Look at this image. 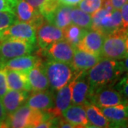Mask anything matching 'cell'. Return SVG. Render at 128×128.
<instances>
[{"mask_svg":"<svg viewBox=\"0 0 128 128\" xmlns=\"http://www.w3.org/2000/svg\"><path fill=\"white\" fill-rule=\"evenodd\" d=\"M6 128V124H5L4 122H0V128Z\"/></svg>","mask_w":128,"mask_h":128,"instance_id":"74e56055","label":"cell"},{"mask_svg":"<svg viewBox=\"0 0 128 128\" xmlns=\"http://www.w3.org/2000/svg\"><path fill=\"white\" fill-rule=\"evenodd\" d=\"M59 1L62 4L76 6L81 0H59Z\"/></svg>","mask_w":128,"mask_h":128,"instance_id":"e575fe53","label":"cell"},{"mask_svg":"<svg viewBox=\"0 0 128 128\" xmlns=\"http://www.w3.org/2000/svg\"><path fill=\"white\" fill-rule=\"evenodd\" d=\"M0 38H16L36 44V29L30 24L16 21L13 24L2 31H0Z\"/></svg>","mask_w":128,"mask_h":128,"instance_id":"52a82bcc","label":"cell"},{"mask_svg":"<svg viewBox=\"0 0 128 128\" xmlns=\"http://www.w3.org/2000/svg\"><path fill=\"white\" fill-rule=\"evenodd\" d=\"M128 30L120 28L105 35L100 56L102 58L122 60L127 56L126 38Z\"/></svg>","mask_w":128,"mask_h":128,"instance_id":"277c9868","label":"cell"},{"mask_svg":"<svg viewBox=\"0 0 128 128\" xmlns=\"http://www.w3.org/2000/svg\"><path fill=\"white\" fill-rule=\"evenodd\" d=\"M18 0H0V11L14 13Z\"/></svg>","mask_w":128,"mask_h":128,"instance_id":"f546056e","label":"cell"},{"mask_svg":"<svg viewBox=\"0 0 128 128\" xmlns=\"http://www.w3.org/2000/svg\"><path fill=\"white\" fill-rule=\"evenodd\" d=\"M49 82L50 90L57 91L74 77V70L70 64L48 58L42 63Z\"/></svg>","mask_w":128,"mask_h":128,"instance_id":"3957f363","label":"cell"},{"mask_svg":"<svg viewBox=\"0 0 128 128\" xmlns=\"http://www.w3.org/2000/svg\"><path fill=\"white\" fill-rule=\"evenodd\" d=\"M76 76V74L70 82L58 90L55 93V106L48 111L54 117L61 116V112L72 103V87Z\"/></svg>","mask_w":128,"mask_h":128,"instance_id":"9a60e30c","label":"cell"},{"mask_svg":"<svg viewBox=\"0 0 128 128\" xmlns=\"http://www.w3.org/2000/svg\"><path fill=\"white\" fill-rule=\"evenodd\" d=\"M88 31L89 30H86L76 24H71L64 29V39L76 48L80 41L86 34Z\"/></svg>","mask_w":128,"mask_h":128,"instance_id":"cb8c5ba5","label":"cell"},{"mask_svg":"<svg viewBox=\"0 0 128 128\" xmlns=\"http://www.w3.org/2000/svg\"><path fill=\"white\" fill-rule=\"evenodd\" d=\"M61 117L74 125L75 128H91L84 105L75 104L70 105L61 112Z\"/></svg>","mask_w":128,"mask_h":128,"instance_id":"2e32d148","label":"cell"},{"mask_svg":"<svg viewBox=\"0 0 128 128\" xmlns=\"http://www.w3.org/2000/svg\"><path fill=\"white\" fill-rule=\"evenodd\" d=\"M88 102L100 108L128 103L114 86H106L97 89L90 95Z\"/></svg>","mask_w":128,"mask_h":128,"instance_id":"8992f818","label":"cell"},{"mask_svg":"<svg viewBox=\"0 0 128 128\" xmlns=\"http://www.w3.org/2000/svg\"><path fill=\"white\" fill-rule=\"evenodd\" d=\"M76 48L75 46L66 40L63 39L55 42L42 50L43 53L48 57V58L70 64Z\"/></svg>","mask_w":128,"mask_h":128,"instance_id":"9c48e42d","label":"cell"},{"mask_svg":"<svg viewBox=\"0 0 128 128\" xmlns=\"http://www.w3.org/2000/svg\"><path fill=\"white\" fill-rule=\"evenodd\" d=\"M73 7L61 4L46 21L64 30L72 24L70 12Z\"/></svg>","mask_w":128,"mask_h":128,"instance_id":"603a6c76","label":"cell"},{"mask_svg":"<svg viewBox=\"0 0 128 128\" xmlns=\"http://www.w3.org/2000/svg\"><path fill=\"white\" fill-rule=\"evenodd\" d=\"M41 63H42V61L38 56L28 54L2 62V66L6 70H15L26 72Z\"/></svg>","mask_w":128,"mask_h":128,"instance_id":"ffe728a7","label":"cell"},{"mask_svg":"<svg viewBox=\"0 0 128 128\" xmlns=\"http://www.w3.org/2000/svg\"><path fill=\"white\" fill-rule=\"evenodd\" d=\"M32 91H41L50 89L49 82L42 63L38 64L26 72Z\"/></svg>","mask_w":128,"mask_h":128,"instance_id":"d6986e66","label":"cell"},{"mask_svg":"<svg viewBox=\"0 0 128 128\" xmlns=\"http://www.w3.org/2000/svg\"><path fill=\"white\" fill-rule=\"evenodd\" d=\"M6 116H7V114L5 112L4 106L2 105V100L0 99V122H4Z\"/></svg>","mask_w":128,"mask_h":128,"instance_id":"836d02e7","label":"cell"},{"mask_svg":"<svg viewBox=\"0 0 128 128\" xmlns=\"http://www.w3.org/2000/svg\"><path fill=\"white\" fill-rule=\"evenodd\" d=\"M103 0H81L78 4V7L83 12L92 14L102 8Z\"/></svg>","mask_w":128,"mask_h":128,"instance_id":"4316f807","label":"cell"},{"mask_svg":"<svg viewBox=\"0 0 128 128\" xmlns=\"http://www.w3.org/2000/svg\"><path fill=\"white\" fill-rule=\"evenodd\" d=\"M121 61H122V66L124 70V73H128V56H127L125 58H124L122 60H121Z\"/></svg>","mask_w":128,"mask_h":128,"instance_id":"d590c367","label":"cell"},{"mask_svg":"<svg viewBox=\"0 0 128 128\" xmlns=\"http://www.w3.org/2000/svg\"><path fill=\"white\" fill-rule=\"evenodd\" d=\"M60 4L59 0H45L38 10L47 20Z\"/></svg>","mask_w":128,"mask_h":128,"instance_id":"484cf974","label":"cell"},{"mask_svg":"<svg viewBox=\"0 0 128 128\" xmlns=\"http://www.w3.org/2000/svg\"><path fill=\"white\" fill-rule=\"evenodd\" d=\"M6 80L9 90L32 91L26 73L21 70H7Z\"/></svg>","mask_w":128,"mask_h":128,"instance_id":"44dd1931","label":"cell"},{"mask_svg":"<svg viewBox=\"0 0 128 128\" xmlns=\"http://www.w3.org/2000/svg\"><path fill=\"white\" fill-rule=\"evenodd\" d=\"M84 107L86 112L87 118L91 128H110L109 120L102 113L100 108L90 102L86 103Z\"/></svg>","mask_w":128,"mask_h":128,"instance_id":"7402d4cb","label":"cell"},{"mask_svg":"<svg viewBox=\"0 0 128 128\" xmlns=\"http://www.w3.org/2000/svg\"><path fill=\"white\" fill-rule=\"evenodd\" d=\"M120 10L122 15V28L128 30V2L125 3Z\"/></svg>","mask_w":128,"mask_h":128,"instance_id":"4dcf8cb0","label":"cell"},{"mask_svg":"<svg viewBox=\"0 0 128 128\" xmlns=\"http://www.w3.org/2000/svg\"><path fill=\"white\" fill-rule=\"evenodd\" d=\"M51 118L54 116L48 111L35 110L25 104L7 114L4 123L6 128H34Z\"/></svg>","mask_w":128,"mask_h":128,"instance_id":"7a4b0ae2","label":"cell"},{"mask_svg":"<svg viewBox=\"0 0 128 128\" xmlns=\"http://www.w3.org/2000/svg\"><path fill=\"white\" fill-rule=\"evenodd\" d=\"M124 73L121 60L102 58L86 72L90 86V95L93 91L106 86H114Z\"/></svg>","mask_w":128,"mask_h":128,"instance_id":"6da1fadb","label":"cell"},{"mask_svg":"<svg viewBox=\"0 0 128 128\" xmlns=\"http://www.w3.org/2000/svg\"><path fill=\"white\" fill-rule=\"evenodd\" d=\"M102 58L100 56L76 48L70 66L76 73L86 72L98 64Z\"/></svg>","mask_w":128,"mask_h":128,"instance_id":"e0dca14e","label":"cell"},{"mask_svg":"<svg viewBox=\"0 0 128 128\" xmlns=\"http://www.w3.org/2000/svg\"><path fill=\"white\" fill-rule=\"evenodd\" d=\"M0 41H1V38H0Z\"/></svg>","mask_w":128,"mask_h":128,"instance_id":"f35d334b","label":"cell"},{"mask_svg":"<svg viewBox=\"0 0 128 128\" xmlns=\"http://www.w3.org/2000/svg\"><path fill=\"white\" fill-rule=\"evenodd\" d=\"M28 96V91L9 90L1 98L6 114H9L14 112L18 108L24 105Z\"/></svg>","mask_w":128,"mask_h":128,"instance_id":"ac0fdd59","label":"cell"},{"mask_svg":"<svg viewBox=\"0 0 128 128\" xmlns=\"http://www.w3.org/2000/svg\"><path fill=\"white\" fill-rule=\"evenodd\" d=\"M26 1L32 5L34 8L38 9L45 0H26Z\"/></svg>","mask_w":128,"mask_h":128,"instance_id":"d6a6232c","label":"cell"},{"mask_svg":"<svg viewBox=\"0 0 128 128\" xmlns=\"http://www.w3.org/2000/svg\"><path fill=\"white\" fill-rule=\"evenodd\" d=\"M55 92L49 89L32 91L25 104L35 110L49 111L55 106Z\"/></svg>","mask_w":128,"mask_h":128,"instance_id":"8fae6325","label":"cell"},{"mask_svg":"<svg viewBox=\"0 0 128 128\" xmlns=\"http://www.w3.org/2000/svg\"><path fill=\"white\" fill-rule=\"evenodd\" d=\"M63 39H64V30L46 19L36 28V44L41 50Z\"/></svg>","mask_w":128,"mask_h":128,"instance_id":"ba28073f","label":"cell"},{"mask_svg":"<svg viewBox=\"0 0 128 128\" xmlns=\"http://www.w3.org/2000/svg\"><path fill=\"white\" fill-rule=\"evenodd\" d=\"M35 45L16 38H3L0 41V60L4 62L22 56L32 54Z\"/></svg>","mask_w":128,"mask_h":128,"instance_id":"5b68a950","label":"cell"},{"mask_svg":"<svg viewBox=\"0 0 128 128\" xmlns=\"http://www.w3.org/2000/svg\"><path fill=\"white\" fill-rule=\"evenodd\" d=\"M14 14L18 21L30 24L36 29L45 20L38 9H35L26 0H18Z\"/></svg>","mask_w":128,"mask_h":128,"instance_id":"30bf717a","label":"cell"},{"mask_svg":"<svg viewBox=\"0 0 128 128\" xmlns=\"http://www.w3.org/2000/svg\"><path fill=\"white\" fill-rule=\"evenodd\" d=\"M105 36V34L99 31L93 29L89 30L76 46V48L92 54L100 56Z\"/></svg>","mask_w":128,"mask_h":128,"instance_id":"5bb4252c","label":"cell"},{"mask_svg":"<svg viewBox=\"0 0 128 128\" xmlns=\"http://www.w3.org/2000/svg\"><path fill=\"white\" fill-rule=\"evenodd\" d=\"M111 4L114 9H120L125 3L128 2V0H110Z\"/></svg>","mask_w":128,"mask_h":128,"instance_id":"1f68e13d","label":"cell"},{"mask_svg":"<svg viewBox=\"0 0 128 128\" xmlns=\"http://www.w3.org/2000/svg\"><path fill=\"white\" fill-rule=\"evenodd\" d=\"M87 72V71H86ZM86 72H78L72 87V103L82 105L89 102L90 86L86 77Z\"/></svg>","mask_w":128,"mask_h":128,"instance_id":"4fadbf2b","label":"cell"},{"mask_svg":"<svg viewBox=\"0 0 128 128\" xmlns=\"http://www.w3.org/2000/svg\"><path fill=\"white\" fill-rule=\"evenodd\" d=\"M114 87L120 92V93L128 103V73L120 78Z\"/></svg>","mask_w":128,"mask_h":128,"instance_id":"f1b7e54d","label":"cell"},{"mask_svg":"<svg viewBox=\"0 0 128 128\" xmlns=\"http://www.w3.org/2000/svg\"><path fill=\"white\" fill-rule=\"evenodd\" d=\"M126 50H127V56H128V34L126 38Z\"/></svg>","mask_w":128,"mask_h":128,"instance_id":"8d00e7d4","label":"cell"},{"mask_svg":"<svg viewBox=\"0 0 128 128\" xmlns=\"http://www.w3.org/2000/svg\"><path fill=\"white\" fill-rule=\"evenodd\" d=\"M70 18L73 24L86 30H91L92 16L90 14L83 12L78 6H74L70 12Z\"/></svg>","mask_w":128,"mask_h":128,"instance_id":"d4e9b609","label":"cell"},{"mask_svg":"<svg viewBox=\"0 0 128 128\" xmlns=\"http://www.w3.org/2000/svg\"><path fill=\"white\" fill-rule=\"evenodd\" d=\"M100 110L109 120L110 128L128 127V103L101 108Z\"/></svg>","mask_w":128,"mask_h":128,"instance_id":"7c38bea8","label":"cell"},{"mask_svg":"<svg viewBox=\"0 0 128 128\" xmlns=\"http://www.w3.org/2000/svg\"><path fill=\"white\" fill-rule=\"evenodd\" d=\"M17 20V17L14 13L0 11V31L9 27Z\"/></svg>","mask_w":128,"mask_h":128,"instance_id":"83f0119b","label":"cell"}]
</instances>
